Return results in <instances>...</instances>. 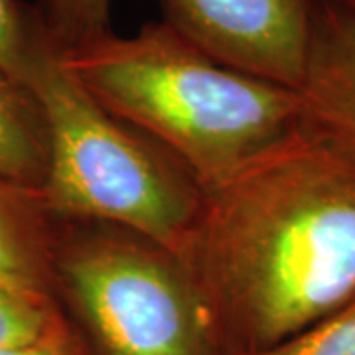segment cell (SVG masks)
Instances as JSON below:
<instances>
[{
    "instance_id": "6da1fadb",
    "label": "cell",
    "mask_w": 355,
    "mask_h": 355,
    "mask_svg": "<svg viewBox=\"0 0 355 355\" xmlns=\"http://www.w3.org/2000/svg\"><path fill=\"white\" fill-rule=\"evenodd\" d=\"M227 355L355 300V150L300 121L217 184L180 254Z\"/></svg>"
},
{
    "instance_id": "7a4b0ae2",
    "label": "cell",
    "mask_w": 355,
    "mask_h": 355,
    "mask_svg": "<svg viewBox=\"0 0 355 355\" xmlns=\"http://www.w3.org/2000/svg\"><path fill=\"white\" fill-rule=\"evenodd\" d=\"M58 58L93 101L174 156L200 190L302 121L298 91L216 64L162 22L132 36L111 30Z\"/></svg>"
},
{
    "instance_id": "3957f363",
    "label": "cell",
    "mask_w": 355,
    "mask_h": 355,
    "mask_svg": "<svg viewBox=\"0 0 355 355\" xmlns=\"http://www.w3.org/2000/svg\"><path fill=\"white\" fill-rule=\"evenodd\" d=\"M24 87L48 132V174L38 193L46 214L123 227L180 257L200 214V186L174 156L77 85L36 16Z\"/></svg>"
},
{
    "instance_id": "277c9868",
    "label": "cell",
    "mask_w": 355,
    "mask_h": 355,
    "mask_svg": "<svg viewBox=\"0 0 355 355\" xmlns=\"http://www.w3.org/2000/svg\"><path fill=\"white\" fill-rule=\"evenodd\" d=\"M53 275L93 355H227L188 266L132 231L55 219Z\"/></svg>"
},
{
    "instance_id": "5b68a950",
    "label": "cell",
    "mask_w": 355,
    "mask_h": 355,
    "mask_svg": "<svg viewBox=\"0 0 355 355\" xmlns=\"http://www.w3.org/2000/svg\"><path fill=\"white\" fill-rule=\"evenodd\" d=\"M162 24L216 64L298 91L314 0H156Z\"/></svg>"
},
{
    "instance_id": "8992f818",
    "label": "cell",
    "mask_w": 355,
    "mask_h": 355,
    "mask_svg": "<svg viewBox=\"0 0 355 355\" xmlns=\"http://www.w3.org/2000/svg\"><path fill=\"white\" fill-rule=\"evenodd\" d=\"M302 121L355 150V16L314 0L302 85Z\"/></svg>"
},
{
    "instance_id": "52a82bcc",
    "label": "cell",
    "mask_w": 355,
    "mask_h": 355,
    "mask_svg": "<svg viewBox=\"0 0 355 355\" xmlns=\"http://www.w3.org/2000/svg\"><path fill=\"white\" fill-rule=\"evenodd\" d=\"M53 243L55 219L38 198L0 180V286L60 304Z\"/></svg>"
},
{
    "instance_id": "ba28073f",
    "label": "cell",
    "mask_w": 355,
    "mask_h": 355,
    "mask_svg": "<svg viewBox=\"0 0 355 355\" xmlns=\"http://www.w3.org/2000/svg\"><path fill=\"white\" fill-rule=\"evenodd\" d=\"M48 174V132L32 93L0 76V180L34 193Z\"/></svg>"
},
{
    "instance_id": "9c48e42d",
    "label": "cell",
    "mask_w": 355,
    "mask_h": 355,
    "mask_svg": "<svg viewBox=\"0 0 355 355\" xmlns=\"http://www.w3.org/2000/svg\"><path fill=\"white\" fill-rule=\"evenodd\" d=\"M113 0H36L32 12L55 51H67L111 32Z\"/></svg>"
},
{
    "instance_id": "30bf717a",
    "label": "cell",
    "mask_w": 355,
    "mask_h": 355,
    "mask_svg": "<svg viewBox=\"0 0 355 355\" xmlns=\"http://www.w3.org/2000/svg\"><path fill=\"white\" fill-rule=\"evenodd\" d=\"M71 328L64 308L0 286V352L38 343Z\"/></svg>"
},
{
    "instance_id": "8fae6325",
    "label": "cell",
    "mask_w": 355,
    "mask_h": 355,
    "mask_svg": "<svg viewBox=\"0 0 355 355\" xmlns=\"http://www.w3.org/2000/svg\"><path fill=\"white\" fill-rule=\"evenodd\" d=\"M231 355H355V300L272 347Z\"/></svg>"
},
{
    "instance_id": "7c38bea8",
    "label": "cell",
    "mask_w": 355,
    "mask_h": 355,
    "mask_svg": "<svg viewBox=\"0 0 355 355\" xmlns=\"http://www.w3.org/2000/svg\"><path fill=\"white\" fill-rule=\"evenodd\" d=\"M34 14L20 0H0V76L24 87Z\"/></svg>"
},
{
    "instance_id": "4fadbf2b",
    "label": "cell",
    "mask_w": 355,
    "mask_h": 355,
    "mask_svg": "<svg viewBox=\"0 0 355 355\" xmlns=\"http://www.w3.org/2000/svg\"><path fill=\"white\" fill-rule=\"evenodd\" d=\"M0 355H93L89 352L87 343L77 334V330L71 326L62 334L48 338L44 342L30 343L22 347H12L4 349Z\"/></svg>"
},
{
    "instance_id": "5bb4252c",
    "label": "cell",
    "mask_w": 355,
    "mask_h": 355,
    "mask_svg": "<svg viewBox=\"0 0 355 355\" xmlns=\"http://www.w3.org/2000/svg\"><path fill=\"white\" fill-rule=\"evenodd\" d=\"M331 2H336L338 6H342L343 10H347L355 16V0H331Z\"/></svg>"
}]
</instances>
